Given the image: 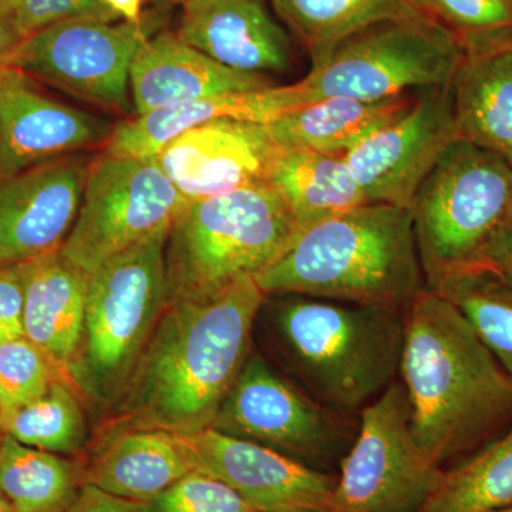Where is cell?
Returning a JSON list of instances; mask_svg holds the SVG:
<instances>
[{
	"label": "cell",
	"mask_w": 512,
	"mask_h": 512,
	"mask_svg": "<svg viewBox=\"0 0 512 512\" xmlns=\"http://www.w3.org/2000/svg\"><path fill=\"white\" fill-rule=\"evenodd\" d=\"M399 380L414 437L440 470L512 427V377L456 306L427 286L404 311Z\"/></svg>",
	"instance_id": "obj_1"
},
{
	"label": "cell",
	"mask_w": 512,
	"mask_h": 512,
	"mask_svg": "<svg viewBox=\"0 0 512 512\" xmlns=\"http://www.w3.org/2000/svg\"><path fill=\"white\" fill-rule=\"evenodd\" d=\"M265 299L255 278H245L214 298L167 305L121 393L131 426L211 427L252 353Z\"/></svg>",
	"instance_id": "obj_2"
},
{
	"label": "cell",
	"mask_w": 512,
	"mask_h": 512,
	"mask_svg": "<svg viewBox=\"0 0 512 512\" xmlns=\"http://www.w3.org/2000/svg\"><path fill=\"white\" fill-rule=\"evenodd\" d=\"M266 296L296 295L406 311L424 288L409 208L365 204L303 229L255 278Z\"/></svg>",
	"instance_id": "obj_3"
},
{
	"label": "cell",
	"mask_w": 512,
	"mask_h": 512,
	"mask_svg": "<svg viewBox=\"0 0 512 512\" xmlns=\"http://www.w3.org/2000/svg\"><path fill=\"white\" fill-rule=\"evenodd\" d=\"M266 313L292 379L320 406L360 412L399 377L404 311L286 293Z\"/></svg>",
	"instance_id": "obj_4"
},
{
	"label": "cell",
	"mask_w": 512,
	"mask_h": 512,
	"mask_svg": "<svg viewBox=\"0 0 512 512\" xmlns=\"http://www.w3.org/2000/svg\"><path fill=\"white\" fill-rule=\"evenodd\" d=\"M301 232L271 184L188 201L165 245L167 305L205 301L256 278Z\"/></svg>",
	"instance_id": "obj_5"
},
{
	"label": "cell",
	"mask_w": 512,
	"mask_h": 512,
	"mask_svg": "<svg viewBox=\"0 0 512 512\" xmlns=\"http://www.w3.org/2000/svg\"><path fill=\"white\" fill-rule=\"evenodd\" d=\"M426 286L480 264L512 222V164L457 137L431 168L409 207Z\"/></svg>",
	"instance_id": "obj_6"
},
{
	"label": "cell",
	"mask_w": 512,
	"mask_h": 512,
	"mask_svg": "<svg viewBox=\"0 0 512 512\" xmlns=\"http://www.w3.org/2000/svg\"><path fill=\"white\" fill-rule=\"evenodd\" d=\"M163 229L89 275L82 345L67 370L99 399L121 396L167 308Z\"/></svg>",
	"instance_id": "obj_7"
},
{
	"label": "cell",
	"mask_w": 512,
	"mask_h": 512,
	"mask_svg": "<svg viewBox=\"0 0 512 512\" xmlns=\"http://www.w3.org/2000/svg\"><path fill=\"white\" fill-rule=\"evenodd\" d=\"M463 55L458 37L430 16L384 22L343 42L295 86L303 106L335 97L392 99L447 86Z\"/></svg>",
	"instance_id": "obj_8"
},
{
	"label": "cell",
	"mask_w": 512,
	"mask_h": 512,
	"mask_svg": "<svg viewBox=\"0 0 512 512\" xmlns=\"http://www.w3.org/2000/svg\"><path fill=\"white\" fill-rule=\"evenodd\" d=\"M211 427L338 476L336 471L355 440L359 417L320 406L264 356L252 352Z\"/></svg>",
	"instance_id": "obj_9"
},
{
	"label": "cell",
	"mask_w": 512,
	"mask_h": 512,
	"mask_svg": "<svg viewBox=\"0 0 512 512\" xmlns=\"http://www.w3.org/2000/svg\"><path fill=\"white\" fill-rule=\"evenodd\" d=\"M187 204L154 158L103 153L90 167L82 207L60 256L93 274L107 259L170 229Z\"/></svg>",
	"instance_id": "obj_10"
},
{
	"label": "cell",
	"mask_w": 512,
	"mask_h": 512,
	"mask_svg": "<svg viewBox=\"0 0 512 512\" xmlns=\"http://www.w3.org/2000/svg\"><path fill=\"white\" fill-rule=\"evenodd\" d=\"M441 473L414 437L406 389L397 377L359 414L330 512H419Z\"/></svg>",
	"instance_id": "obj_11"
},
{
	"label": "cell",
	"mask_w": 512,
	"mask_h": 512,
	"mask_svg": "<svg viewBox=\"0 0 512 512\" xmlns=\"http://www.w3.org/2000/svg\"><path fill=\"white\" fill-rule=\"evenodd\" d=\"M148 40L143 22L76 18L37 30L9 66L107 109L128 113L131 64Z\"/></svg>",
	"instance_id": "obj_12"
},
{
	"label": "cell",
	"mask_w": 512,
	"mask_h": 512,
	"mask_svg": "<svg viewBox=\"0 0 512 512\" xmlns=\"http://www.w3.org/2000/svg\"><path fill=\"white\" fill-rule=\"evenodd\" d=\"M457 137L451 83L427 87L345 157L367 204L409 208L424 178Z\"/></svg>",
	"instance_id": "obj_13"
},
{
	"label": "cell",
	"mask_w": 512,
	"mask_h": 512,
	"mask_svg": "<svg viewBox=\"0 0 512 512\" xmlns=\"http://www.w3.org/2000/svg\"><path fill=\"white\" fill-rule=\"evenodd\" d=\"M198 470L259 512H330L335 474L323 473L254 441L207 427L177 433Z\"/></svg>",
	"instance_id": "obj_14"
},
{
	"label": "cell",
	"mask_w": 512,
	"mask_h": 512,
	"mask_svg": "<svg viewBox=\"0 0 512 512\" xmlns=\"http://www.w3.org/2000/svg\"><path fill=\"white\" fill-rule=\"evenodd\" d=\"M92 163L72 154L0 178V266L62 248L82 207Z\"/></svg>",
	"instance_id": "obj_15"
},
{
	"label": "cell",
	"mask_w": 512,
	"mask_h": 512,
	"mask_svg": "<svg viewBox=\"0 0 512 512\" xmlns=\"http://www.w3.org/2000/svg\"><path fill=\"white\" fill-rule=\"evenodd\" d=\"M268 124L218 120L184 131L154 157L188 201L269 184L282 154Z\"/></svg>",
	"instance_id": "obj_16"
},
{
	"label": "cell",
	"mask_w": 512,
	"mask_h": 512,
	"mask_svg": "<svg viewBox=\"0 0 512 512\" xmlns=\"http://www.w3.org/2000/svg\"><path fill=\"white\" fill-rule=\"evenodd\" d=\"M113 130L109 121L47 96L22 70H0V178L104 147Z\"/></svg>",
	"instance_id": "obj_17"
},
{
	"label": "cell",
	"mask_w": 512,
	"mask_h": 512,
	"mask_svg": "<svg viewBox=\"0 0 512 512\" xmlns=\"http://www.w3.org/2000/svg\"><path fill=\"white\" fill-rule=\"evenodd\" d=\"M177 36L238 72L285 73L291 43L262 0H187Z\"/></svg>",
	"instance_id": "obj_18"
},
{
	"label": "cell",
	"mask_w": 512,
	"mask_h": 512,
	"mask_svg": "<svg viewBox=\"0 0 512 512\" xmlns=\"http://www.w3.org/2000/svg\"><path fill=\"white\" fill-rule=\"evenodd\" d=\"M275 86L265 74L238 72L183 42L177 33L148 39L131 64L130 93L138 114L220 96Z\"/></svg>",
	"instance_id": "obj_19"
},
{
	"label": "cell",
	"mask_w": 512,
	"mask_h": 512,
	"mask_svg": "<svg viewBox=\"0 0 512 512\" xmlns=\"http://www.w3.org/2000/svg\"><path fill=\"white\" fill-rule=\"evenodd\" d=\"M303 106L295 83L252 92L220 94L138 114L114 127L104 153L116 157L154 158L190 128L218 120L269 124Z\"/></svg>",
	"instance_id": "obj_20"
},
{
	"label": "cell",
	"mask_w": 512,
	"mask_h": 512,
	"mask_svg": "<svg viewBox=\"0 0 512 512\" xmlns=\"http://www.w3.org/2000/svg\"><path fill=\"white\" fill-rule=\"evenodd\" d=\"M451 96L458 137L512 164V39L466 47Z\"/></svg>",
	"instance_id": "obj_21"
},
{
	"label": "cell",
	"mask_w": 512,
	"mask_h": 512,
	"mask_svg": "<svg viewBox=\"0 0 512 512\" xmlns=\"http://www.w3.org/2000/svg\"><path fill=\"white\" fill-rule=\"evenodd\" d=\"M19 266L25 338L67 370L82 345L89 275L64 261L59 251Z\"/></svg>",
	"instance_id": "obj_22"
},
{
	"label": "cell",
	"mask_w": 512,
	"mask_h": 512,
	"mask_svg": "<svg viewBox=\"0 0 512 512\" xmlns=\"http://www.w3.org/2000/svg\"><path fill=\"white\" fill-rule=\"evenodd\" d=\"M194 470V457L177 433L133 427L100 451L83 474V483L148 503Z\"/></svg>",
	"instance_id": "obj_23"
},
{
	"label": "cell",
	"mask_w": 512,
	"mask_h": 512,
	"mask_svg": "<svg viewBox=\"0 0 512 512\" xmlns=\"http://www.w3.org/2000/svg\"><path fill=\"white\" fill-rule=\"evenodd\" d=\"M414 93L377 101L342 97L318 100L282 114L268 127L282 150L346 156L399 114Z\"/></svg>",
	"instance_id": "obj_24"
},
{
	"label": "cell",
	"mask_w": 512,
	"mask_h": 512,
	"mask_svg": "<svg viewBox=\"0 0 512 512\" xmlns=\"http://www.w3.org/2000/svg\"><path fill=\"white\" fill-rule=\"evenodd\" d=\"M269 184L303 229L367 204L345 156L284 150Z\"/></svg>",
	"instance_id": "obj_25"
},
{
	"label": "cell",
	"mask_w": 512,
	"mask_h": 512,
	"mask_svg": "<svg viewBox=\"0 0 512 512\" xmlns=\"http://www.w3.org/2000/svg\"><path fill=\"white\" fill-rule=\"evenodd\" d=\"M272 5L301 37L311 55L312 69L328 62L343 42L363 30L384 22L430 16L414 0H272Z\"/></svg>",
	"instance_id": "obj_26"
},
{
	"label": "cell",
	"mask_w": 512,
	"mask_h": 512,
	"mask_svg": "<svg viewBox=\"0 0 512 512\" xmlns=\"http://www.w3.org/2000/svg\"><path fill=\"white\" fill-rule=\"evenodd\" d=\"M83 484L72 461L0 436V491L13 512H67Z\"/></svg>",
	"instance_id": "obj_27"
},
{
	"label": "cell",
	"mask_w": 512,
	"mask_h": 512,
	"mask_svg": "<svg viewBox=\"0 0 512 512\" xmlns=\"http://www.w3.org/2000/svg\"><path fill=\"white\" fill-rule=\"evenodd\" d=\"M453 303L512 377V281L485 265L468 266L430 286Z\"/></svg>",
	"instance_id": "obj_28"
},
{
	"label": "cell",
	"mask_w": 512,
	"mask_h": 512,
	"mask_svg": "<svg viewBox=\"0 0 512 512\" xmlns=\"http://www.w3.org/2000/svg\"><path fill=\"white\" fill-rule=\"evenodd\" d=\"M512 507V427L441 473L419 512H493Z\"/></svg>",
	"instance_id": "obj_29"
},
{
	"label": "cell",
	"mask_w": 512,
	"mask_h": 512,
	"mask_svg": "<svg viewBox=\"0 0 512 512\" xmlns=\"http://www.w3.org/2000/svg\"><path fill=\"white\" fill-rule=\"evenodd\" d=\"M0 433L49 453L74 454L86 440V417L72 387L59 377L39 399L0 413Z\"/></svg>",
	"instance_id": "obj_30"
},
{
	"label": "cell",
	"mask_w": 512,
	"mask_h": 512,
	"mask_svg": "<svg viewBox=\"0 0 512 512\" xmlns=\"http://www.w3.org/2000/svg\"><path fill=\"white\" fill-rule=\"evenodd\" d=\"M60 369L25 336L0 343V413L39 399L59 379Z\"/></svg>",
	"instance_id": "obj_31"
},
{
	"label": "cell",
	"mask_w": 512,
	"mask_h": 512,
	"mask_svg": "<svg viewBox=\"0 0 512 512\" xmlns=\"http://www.w3.org/2000/svg\"><path fill=\"white\" fill-rule=\"evenodd\" d=\"M460 40L463 49L512 39V0H414Z\"/></svg>",
	"instance_id": "obj_32"
},
{
	"label": "cell",
	"mask_w": 512,
	"mask_h": 512,
	"mask_svg": "<svg viewBox=\"0 0 512 512\" xmlns=\"http://www.w3.org/2000/svg\"><path fill=\"white\" fill-rule=\"evenodd\" d=\"M148 504L153 512L255 511L227 484L198 468Z\"/></svg>",
	"instance_id": "obj_33"
},
{
	"label": "cell",
	"mask_w": 512,
	"mask_h": 512,
	"mask_svg": "<svg viewBox=\"0 0 512 512\" xmlns=\"http://www.w3.org/2000/svg\"><path fill=\"white\" fill-rule=\"evenodd\" d=\"M76 18L117 19L101 0H20V25L26 37L37 30Z\"/></svg>",
	"instance_id": "obj_34"
},
{
	"label": "cell",
	"mask_w": 512,
	"mask_h": 512,
	"mask_svg": "<svg viewBox=\"0 0 512 512\" xmlns=\"http://www.w3.org/2000/svg\"><path fill=\"white\" fill-rule=\"evenodd\" d=\"M23 286L20 266H0V343L25 336L23 330Z\"/></svg>",
	"instance_id": "obj_35"
},
{
	"label": "cell",
	"mask_w": 512,
	"mask_h": 512,
	"mask_svg": "<svg viewBox=\"0 0 512 512\" xmlns=\"http://www.w3.org/2000/svg\"><path fill=\"white\" fill-rule=\"evenodd\" d=\"M67 512H153L150 504L126 500L104 493L90 484H83L79 497Z\"/></svg>",
	"instance_id": "obj_36"
},
{
	"label": "cell",
	"mask_w": 512,
	"mask_h": 512,
	"mask_svg": "<svg viewBox=\"0 0 512 512\" xmlns=\"http://www.w3.org/2000/svg\"><path fill=\"white\" fill-rule=\"evenodd\" d=\"M25 39L20 25V0H0V70L9 66Z\"/></svg>",
	"instance_id": "obj_37"
},
{
	"label": "cell",
	"mask_w": 512,
	"mask_h": 512,
	"mask_svg": "<svg viewBox=\"0 0 512 512\" xmlns=\"http://www.w3.org/2000/svg\"><path fill=\"white\" fill-rule=\"evenodd\" d=\"M478 265L493 268L512 281V222L488 245Z\"/></svg>",
	"instance_id": "obj_38"
},
{
	"label": "cell",
	"mask_w": 512,
	"mask_h": 512,
	"mask_svg": "<svg viewBox=\"0 0 512 512\" xmlns=\"http://www.w3.org/2000/svg\"><path fill=\"white\" fill-rule=\"evenodd\" d=\"M101 3L111 10L117 18L121 16L128 23L141 22L143 0H101Z\"/></svg>",
	"instance_id": "obj_39"
},
{
	"label": "cell",
	"mask_w": 512,
	"mask_h": 512,
	"mask_svg": "<svg viewBox=\"0 0 512 512\" xmlns=\"http://www.w3.org/2000/svg\"><path fill=\"white\" fill-rule=\"evenodd\" d=\"M0 512H13L12 507H10L8 500H6L2 491H0Z\"/></svg>",
	"instance_id": "obj_40"
},
{
	"label": "cell",
	"mask_w": 512,
	"mask_h": 512,
	"mask_svg": "<svg viewBox=\"0 0 512 512\" xmlns=\"http://www.w3.org/2000/svg\"><path fill=\"white\" fill-rule=\"evenodd\" d=\"M493 512H512V507L504 508V510H498V511H493Z\"/></svg>",
	"instance_id": "obj_41"
},
{
	"label": "cell",
	"mask_w": 512,
	"mask_h": 512,
	"mask_svg": "<svg viewBox=\"0 0 512 512\" xmlns=\"http://www.w3.org/2000/svg\"><path fill=\"white\" fill-rule=\"evenodd\" d=\"M251 512H259V511H251Z\"/></svg>",
	"instance_id": "obj_42"
},
{
	"label": "cell",
	"mask_w": 512,
	"mask_h": 512,
	"mask_svg": "<svg viewBox=\"0 0 512 512\" xmlns=\"http://www.w3.org/2000/svg\"><path fill=\"white\" fill-rule=\"evenodd\" d=\"M0 436H2V433H0Z\"/></svg>",
	"instance_id": "obj_43"
}]
</instances>
